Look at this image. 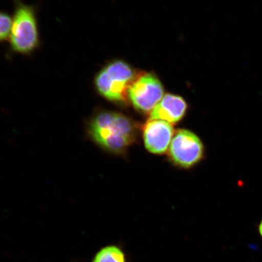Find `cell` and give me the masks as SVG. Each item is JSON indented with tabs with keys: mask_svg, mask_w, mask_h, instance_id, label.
I'll use <instances>...</instances> for the list:
<instances>
[{
	"mask_svg": "<svg viewBox=\"0 0 262 262\" xmlns=\"http://www.w3.org/2000/svg\"><path fill=\"white\" fill-rule=\"evenodd\" d=\"M204 147L195 134L179 129L173 134L169 150L171 161L182 168H188L204 158Z\"/></svg>",
	"mask_w": 262,
	"mask_h": 262,
	"instance_id": "5",
	"label": "cell"
},
{
	"mask_svg": "<svg viewBox=\"0 0 262 262\" xmlns=\"http://www.w3.org/2000/svg\"><path fill=\"white\" fill-rule=\"evenodd\" d=\"M13 2L14 14L8 55L9 57L12 55L31 57L41 45L37 6L26 4L22 0H13Z\"/></svg>",
	"mask_w": 262,
	"mask_h": 262,
	"instance_id": "2",
	"label": "cell"
},
{
	"mask_svg": "<svg viewBox=\"0 0 262 262\" xmlns=\"http://www.w3.org/2000/svg\"><path fill=\"white\" fill-rule=\"evenodd\" d=\"M174 134L171 123L159 119H149L143 127L146 148L155 155H163L168 149Z\"/></svg>",
	"mask_w": 262,
	"mask_h": 262,
	"instance_id": "6",
	"label": "cell"
},
{
	"mask_svg": "<svg viewBox=\"0 0 262 262\" xmlns=\"http://www.w3.org/2000/svg\"><path fill=\"white\" fill-rule=\"evenodd\" d=\"M137 74L126 62L111 61L98 72L94 78V86L98 94L111 102L126 103L129 88Z\"/></svg>",
	"mask_w": 262,
	"mask_h": 262,
	"instance_id": "3",
	"label": "cell"
},
{
	"mask_svg": "<svg viewBox=\"0 0 262 262\" xmlns=\"http://www.w3.org/2000/svg\"><path fill=\"white\" fill-rule=\"evenodd\" d=\"M161 81L155 74L137 73L128 90V97L133 106L143 113H150L163 97Z\"/></svg>",
	"mask_w": 262,
	"mask_h": 262,
	"instance_id": "4",
	"label": "cell"
},
{
	"mask_svg": "<svg viewBox=\"0 0 262 262\" xmlns=\"http://www.w3.org/2000/svg\"><path fill=\"white\" fill-rule=\"evenodd\" d=\"M11 23L12 16L7 12L0 11V42L8 40Z\"/></svg>",
	"mask_w": 262,
	"mask_h": 262,
	"instance_id": "9",
	"label": "cell"
},
{
	"mask_svg": "<svg viewBox=\"0 0 262 262\" xmlns=\"http://www.w3.org/2000/svg\"><path fill=\"white\" fill-rule=\"evenodd\" d=\"M88 132L97 145L116 155L125 152L136 142L138 133L136 123L129 117L103 110L91 118Z\"/></svg>",
	"mask_w": 262,
	"mask_h": 262,
	"instance_id": "1",
	"label": "cell"
},
{
	"mask_svg": "<svg viewBox=\"0 0 262 262\" xmlns=\"http://www.w3.org/2000/svg\"><path fill=\"white\" fill-rule=\"evenodd\" d=\"M187 108V103L182 97L167 94L150 113L149 119L162 120L174 124L183 119Z\"/></svg>",
	"mask_w": 262,
	"mask_h": 262,
	"instance_id": "7",
	"label": "cell"
},
{
	"mask_svg": "<svg viewBox=\"0 0 262 262\" xmlns=\"http://www.w3.org/2000/svg\"><path fill=\"white\" fill-rule=\"evenodd\" d=\"M93 262H127V258L122 248L117 245H109L98 252Z\"/></svg>",
	"mask_w": 262,
	"mask_h": 262,
	"instance_id": "8",
	"label": "cell"
},
{
	"mask_svg": "<svg viewBox=\"0 0 262 262\" xmlns=\"http://www.w3.org/2000/svg\"><path fill=\"white\" fill-rule=\"evenodd\" d=\"M258 232L262 238V219L258 225Z\"/></svg>",
	"mask_w": 262,
	"mask_h": 262,
	"instance_id": "10",
	"label": "cell"
}]
</instances>
